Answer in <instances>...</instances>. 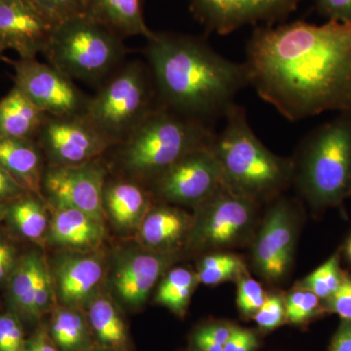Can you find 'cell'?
I'll return each instance as SVG.
<instances>
[{"label":"cell","instance_id":"obj_21","mask_svg":"<svg viewBox=\"0 0 351 351\" xmlns=\"http://www.w3.org/2000/svg\"><path fill=\"white\" fill-rule=\"evenodd\" d=\"M46 261L47 257L40 247L27 249L4 285L6 309L15 313L23 323L34 325V297L39 276Z\"/></svg>","mask_w":351,"mask_h":351},{"label":"cell","instance_id":"obj_10","mask_svg":"<svg viewBox=\"0 0 351 351\" xmlns=\"http://www.w3.org/2000/svg\"><path fill=\"white\" fill-rule=\"evenodd\" d=\"M182 258V254L149 250L138 243L122 249L113 258L106 279L108 294L119 306L138 311L145 306L164 274Z\"/></svg>","mask_w":351,"mask_h":351},{"label":"cell","instance_id":"obj_11","mask_svg":"<svg viewBox=\"0 0 351 351\" xmlns=\"http://www.w3.org/2000/svg\"><path fill=\"white\" fill-rule=\"evenodd\" d=\"M221 168L210 147L186 154L149 184L160 202L195 209L223 186Z\"/></svg>","mask_w":351,"mask_h":351},{"label":"cell","instance_id":"obj_12","mask_svg":"<svg viewBox=\"0 0 351 351\" xmlns=\"http://www.w3.org/2000/svg\"><path fill=\"white\" fill-rule=\"evenodd\" d=\"M36 141L47 166L54 167L91 162L114 147L84 114L48 115Z\"/></svg>","mask_w":351,"mask_h":351},{"label":"cell","instance_id":"obj_23","mask_svg":"<svg viewBox=\"0 0 351 351\" xmlns=\"http://www.w3.org/2000/svg\"><path fill=\"white\" fill-rule=\"evenodd\" d=\"M51 209L43 196L25 193L7 203L3 225L20 241L45 246L49 228Z\"/></svg>","mask_w":351,"mask_h":351},{"label":"cell","instance_id":"obj_34","mask_svg":"<svg viewBox=\"0 0 351 351\" xmlns=\"http://www.w3.org/2000/svg\"><path fill=\"white\" fill-rule=\"evenodd\" d=\"M253 320L261 331L267 332L277 329L287 322L285 299L282 293H267V299Z\"/></svg>","mask_w":351,"mask_h":351},{"label":"cell","instance_id":"obj_20","mask_svg":"<svg viewBox=\"0 0 351 351\" xmlns=\"http://www.w3.org/2000/svg\"><path fill=\"white\" fill-rule=\"evenodd\" d=\"M154 198L141 182L130 179L107 181L103 198L105 218L122 234H136L154 205Z\"/></svg>","mask_w":351,"mask_h":351},{"label":"cell","instance_id":"obj_29","mask_svg":"<svg viewBox=\"0 0 351 351\" xmlns=\"http://www.w3.org/2000/svg\"><path fill=\"white\" fill-rule=\"evenodd\" d=\"M195 272L199 284L216 286L237 282L249 270L240 256L230 251H219L201 256L196 263Z\"/></svg>","mask_w":351,"mask_h":351},{"label":"cell","instance_id":"obj_49","mask_svg":"<svg viewBox=\"0 0 351 351\" xmlns=\"http://www.w3.org/2000/svg\"><path fill=\"white\" fill-rule=\"evenodd\" d=\"M2 304H3V302H2L1 298H0V311H2Z\"/></svg>","mask_w":351,"mask_h":351},{"label":"cell","instance_id":"obj_2","mask_svg":"<svg viewBox=\"0 0 351 351\" xmlns=\"http://www.w3.org/2000/svg\"><path fill=\"white\" fill-rule=\"evenodd\" d=\"M145 52L159 104L206 123L225 117L249 85L245 64L226 59L200 38L154 32Z\"/></svg>","mask_w":351,"mask_h":351},{"label":"cell","instance_id":"obj_18","mask_svg":"<svg viewBox=\"0 0 351 351\" xmlns=\"http://www.w3.org/2000/svg\"><path fill=\"white\" fill-rule=\"evenodd\" d=\"M50 209L45 246L82 253L101 250L107 234L105 219L73 208Z\"/></svg>","mask_w":351,"mask_h":351},{"label":"cell","instance_id":"obj_14","mask_svg":"<svg viewBox=\"0 0 351 351\" xmlns=\"http://www.w3.org/2000/svg\"><path fill=\"white\" fill-rule=\"evenodd\" d=\"M108 173L101 158L82 165L47 166L41 193L51 208H73L106 221L103 198Z\"/></svg>","mask_w":351,"mask_h":351},{"label":"cell","instance_id":"obj_1","mask_svg":"<svg viewBox=\"0 0 351 351\" xmlns=\"http://www.w3.org/2000/svg\"><path fill=\"white\" fill-rule=\"evenodd\" d=\"M249 85L290 121L351 114V22L263 27L247 45Z\"/></svg>","mask_w":351,"mask_h":351},{"label":"cell","instance_id":"obj_6","mask_svg":"<svg viewBox=\"0 0 351 351\" xmlns=\"http://www.w3.org/2000/svg\"><path fill=\"white\" fill-rule=\"evenodd\" d=\"M43 54L71 80L95 84L120 68L126 48L119 36L82 16L58 25Z\"/></svg>","mask_w":351,"mask_h":351},{"label":"cell","instance_id":"obj_42","mask_svg":"<svg viewBox=\"0 0 351 351\" xmlns=\"http://www.w3.org/2000/svg\"><path fill=\"white\" fill-rule=\"evenodd\" d=\"M25 191L0 164V202H10Z\"/></svg>","mask_w":351,"mask_h":351},{"label":"cell","instance_id":"obj_3","mask_svg":"<svg viewBox=\"0 0 351 351\" xmlns=\"http://www.w3.org/2000/svg\"><path fill=\"white\" fill-rule=\"evenodd\" d=\"M225 119V127L210 145L223 184L260 205L271 202L293 184L292 158L277 156L261 142L241 106L232 104Z\"/></svg>","mask_w":351,"mask_h":351},{"label":"cell","instance_id":"obj_40","mask_svg":"<svg viewBox=\"0 0 351 351\" xmlns=\"http://www.w3.org/2000/svg\"><path fill=\"white\" fill-rule=\"evenodd\" d=\"M235 326L237 325L226 322V321H213V322L200 325L193 331L198 332L201 336L213 341L217 345L223 346L232 336Z\"/></svg>","mask_w":351,"mask_h":351},{"label":"cell","instance_id":"obj_15","mask_svg":"<svg viewBox=\"0 0 351 351\" xmlns=\"http://www.w3.org/2000/svg\"><path fill=\"white\" fill-rule=\"evenodd\" d=\"M57 306L86 309L103 291L107 279V262L101 250L57 251L48 258Z\"/></svg>","mask_w":351,"mask_h":351},{"label":"cell","instance_id":"obj_30","mask_svg":"<svg viewBox=\"0 0 351 351\" xmlns=\"http://www.w3.org/2000/svg\"><path fill=\"white\" fill-rule=\"evenodd\" d=\"M341 249L332 254L326 262L295 284L294 287L304 289L317 295L321 301L330 299L343 282L346 271L341 267Z\"/></svg>","mask_w":351,"mask_h":351},{"label":"cell","instance_id":"obj_8","mask_svg":"<svg viewBox=\"0 0 351 351\" xmlns=\"http://www.w3.org/2000/svg\"><path fill=\"white\" fill-rule=\"evenodd\" d=\"M260 206L223 184L193 209L184 252L202 256L251 244L260 225Z\"/></svg>","mask_w":351,"mask_h":351},{"label":"cell","instance_id":"obj_22","mask_svg":"<svg viewBox=\"0 0 351 351\" xmlns=\"http://www.w3.org/2000/svg\"><path fill=\"white\" fill-rule=\"evenodd\" d=\"M0 164L27 193L43 196L45 157L36 140H0Z\"/></svg>","mask_w":351,"mask_h":351},{"label":"cell","instance_id":"obj_9","mask_svg":"<svg viewBox=\"0 0 351 351\" xmlns=\"http://www.w3.org/2000/svg\"><path fill=\"white\" fill-rule=\"evenodd\" d=\"M251 243V262L257 274L267 282L280 284L294 265L299 218L292 200H272Z\"/></svg>","mask_w":351,"mask_h":351},{"label":"cell","instance_id":"obj_38","mask_svg":"<svg viewBox=\"0 0 351 351\" xmlns=\"http://www.w3.org/2000/svg\"><path fill=\"white\" fill-rule=\"evenodd\" d=\"M258 346L260 338L257 332L235 326L232 336L223 346V351H256Z\"/></svg>","mask_w":351,"mask_h":351},{"label":"cell","instance_id":"obj_25","mask_svg":"<svg viewBox=\"0 0 351 351\" xmlns=\"http://www.w3.org/2000/svg\"><path fill=\"white\" fill-rule=\"evenodd\" d=\"M47 117L19 88L14 86L0 100V140H36Z\"/></svg>","mask_w":351,"mask_h":351},{"label":"cell","instance_id":"obj_35","mask_svg":"<svg viewBox=\"0 0 351 351\" xmlns=\"http://www.w3.org/2000/svg\"><path fill=\"white\" fill-rule=\"evenodd\" d=\"M24 323L9 311H0V351H24Z\"/></svg>","mask_w":351,"mask_h":351},{"label":"cell","instance_id":"obj_4","mask_svg":"<svg viewBox=\"0 0 351 351\" xmlns=\"http://www.w3.org/2000/svg\"><path fill=\"white\" fill-rule=\"evenodd\" d=\"M211 125L159 106L117 147L126 179L149 184L186 154L210 147Z\"/></svg>","mask_w":351,"mask_h":351},{"label":"cell","instance_id":"obj_26","mask_svg":"<svg viewBox=\"0 0 351 351\" xmlns=\"http://www.w3.org/2000/svg\"><path fill=\"white\" fill-rule=\"evenodd\" d=\"M85 311L96 345L117 351H129L128 328L120 306L112 295L101 291Z\"/></svg>","mask_w":351,"mask_h":351},{"label":"cell","instance_id":"obj_32","mask_svg":"<svg viewBox=\"0 0 351 351\" xmlns=\"http://www.w3.org/2000/svg\"><path fill=\"white\" fill-rule=\"evenodd\" d=\"M237 306L244 319H253L267 297L262 284L254 279L249 272L237 281Z\"/></svg>","mask_w":351,"mask_h":351},{"label":"cell","instance_id":"obj_28","mask_svg":"<svg viewBox=\"0 0 351 351\" xmlns=\"http://www.w3.org/2000/svg\"><path fill=\"white\" fill-rule=\"evenodd\" d=\"M198 285L199 281L195 270L172 267L157 284L154 301L178 317H184Z\"/></svg>","mask_w":351,"mask_h":351},{"label":"cell","instance_id":"obj_7","mask_svg":"<svg viewBox=\"0 0 351 351\" xmlns=\"http://www.w3.org/2000/svg\"><path fill=\"white\" fill-rule=\"evenodd\" d=\"M156 90L151 71L140 62L120 66L90 97L84 115L117 145L156 108Z\"/></svg>","mask_w":351,"mask_h":351},{"label":"cell","instance_id":"obj_48","mask_svg":"<svg viewBox=\"0 0 351 351\" xmlns=\"http://www.w3.org/2000/svg\"><path fill=\"white\" fill-rule=\"evenodd\" d=\"M4 51L0 48V61H7L10 62V60L8 59V58H6L3 55Z\"/></svg>","mask_w":351,"mask_h":351},{"label":"cell","instance_id":"obj_19","mask_svg":"<svg viewBox=\"0 0 351 351\" xmlns=\"http://www.w3.org/2000/svg\"><path fill=\"white\" fill-rule=\"evenodd\" d=\"M193 221V214L182 207L163 202L154 204L135 234L137 243L149 250L182 254Z\"/></svg>","mask_w":351,"mask_h":351},{"label":"cell","instance_id":"obj_47","mask_svg":"<svg viewBox=\"0 0 351 351\" xmlns=\"http://www.w3.org/2000/svg\"><path fill=\"white\" fill-rule=\"evenodd\" d=\"M86 351H117L114 350H110V348H104V346H94L93 348H90V350H88Z\"/></svg>","mask_w":351,"mask_h":351},{"label":"cell","instance_id":"obj_5","mask_svg":"<svg viewBox=\"0 0 351 351\" xmlns=\"http://www.w3.org/2000/svg\"><path fill=\"white\" fill-rule=\"evenodd\" d=\"M292 160L293 184L313 211L341 206L351 196L350 113L311 132Z\"/></svg>","mask_w":351,"mask_h":351},{"label":"cell","instance_id":"obj_44","mask_svg":"<svg viewBox=\"0 0 351 351\" xmlns=\"http://www.w3.org/2000/svg\"><path fill=\"white\" fill-rule=\"evenodd\" d=\"M189 351H223V346L217 345L193 331L189 338Z\"/></svg>","mask_w":351,"mask_h":351},{"label":"cell","instance_id":"obj_33","mask_svg":"<svg viewBox=\"0 0 351 351\" xmlns=\"http://www.w3.org/2000/svg\"><path fill=\"white\" fill-rule=\"evenodd\" d=\"M34 5L55 25L82 17L86 14L87 0H31Z\"/></svg>","mask_w":351,"mask_h":351},{"label":"cell","instance_id":"obj_16","mask_svg":"<svg viewBox=\"0 0 351 351\" xmlns=\"http://www.w3.org/2000/svg\"><path fill=\"white\" fill-rule=\"evenodd\" d=\"M301 0H191V12L210 32L228 34L245 25L276 22Z\"/></svg>","mask_w":351,"mask_h":351},{"label":"cell","instance_id":"obj_13","mask_svg":"<svg viewBox=\"0 0 351 351\" xmlns=\"http://www.w3.org/2000/svg\"><path fill=\"white\" fill-rule=\"evenodd\" d=\"M9 63L15 71L14 86L46 114L56 117L84 114L90 97L52 64L20 58Z\"/></svg>","mask_w":351,"mask_h":351},{"label":"cell","instance_id":"obj_39","mask_svg":"<svg viewBox=\"0 0 351 351\" xmlns=\"http://www.w3.org/2000/svg\"><path fill=\"white\" fill-rule=\"evenodd\" d=\"M319 12L330 21L351 22V0H313Z\"/></svg>","mask_w":351,"mask_h":351},{"label":"cell","instance_id":"obj_17","mask_svg":"<svg viewBox=\"0 0 351 351\" xmlns=\"http://www.w3.org/2000/svg\"><path fill=\"white\" fill-rule=\"evenodd\" d=\"M56 27L31 0H0V48L20 59L43 54Z\"/></svg>","mask_w":351,"mask_h":351},{"label":"cell","instance_id":"obj_45","mask_svg":"<svg viewBox=\"0 0 351 351\" xmlns=\"http://www.w3.org/2000/svg\"><path fill=\"white\" fill-rule=\"evenodd\" d=\"M341 251H343L346 260H348V263L351 265V234L348 237V239H346L345 246H343V249Z\"/></svg>","mask_w":351,"mask_h":351},{"label":"cell","instance_id":"obj_37","mask_svg":"<svg viewBox=\"0 0 351 351\" xmlns=\"http://www.w3.org/2000/svg\"><path fill=\"white\" fill-rule=\"evenodd\" d=\"M322 302L325 313L337 314L341 320L351 321V274L346 272L338 291Z\"/></svg>","mask_w":351,"mask_h":351},{"label":"cell","instance_id":"obj_46","mask_svg":"<svg viewBox=\"0 0 351 351\" xmlns=\"http://www.w3.org/2000/svg\"><path fill=\"white\" fill-rule=\"evenodd\" d=\"M7 203L8 202H0V225L3 223L4 219H5Z\"/></svg>","mask_w":351,"mask_h":351},{"label":"cell","instance_id":"obj_31","mask_svg":"<svg viewBox=\"0 0 351 351\" xmlns=\"http://www.w3.org/2000/svg\"><path fill=\"white\" fill-rule=\"evenodd\" d=\"M284 299L287 322L295 326H304L326 314L319 298L304 289H291Z\"/></svg>","mask_w":351,"mask_h":351},{"label":"cell","instance_id":"obj_24","mask_svg":"<svg viewBox=\"0 0 351 351\" xmlns=\"http://www.w3.org/2000/svg\"><path fill=\"white\" fill-rule=\"evenodd\" d=\"M86 17L123 39L127 36L151 38L145 25L141 0H87Z\"/></svg>","mask_w":351,"mask_h":351},{"label":"cell","instance_id":"obj_27","mask_svg":"<svg viewBox=\"0 0 351 351\" xmlns=\"http://www.w3.org/2000/svg\"><path fill=\"white\" fill-rule=\"evenodd\" d=\"M46 325L60 351H86L96 346L84 309L57 306Z\"/></svg>","mask_w":351,"mask_h":351},{"label":"cell","instance_id":"obj_43","mask_svg":"<svg viewBox=\"0 0 351 351\" xmlns=\"http://www.w3.org/2000/svg\"><path fill=\"white\" fill-rule=\"evenodd\" d=\"M329 351H351V321L341 320L330 343Z\"/></svg>","mask_w":351,"mask_h":351},{"label":"cell","instance_id":"obj_36","mask_svg":"<svg viewBox=\"0 0 351 351\" xmlns=\"http://www.w3.org/2000/svg\"><path fill=\"white\" fill-rule=\"evenodd\" d=\"M19 242L4 225H0V288L4 287L24 253Z\"/></svg>","mask_w":351,"mask_h":351},{"label":"cell","instance_id":"obj_41","mask_svg":"<svg viewBox=\"0 0 351 351\" xmlns=\"http://www.w3.org/2000/svg\"><path fill=\"white\" fill-rule=\"evenodd\" d=\"M24 351H60L51 339L46 325H39L36 332L27 339Z\"/></svg>","mask_w":351,"mask_h":351}]
</instances>
